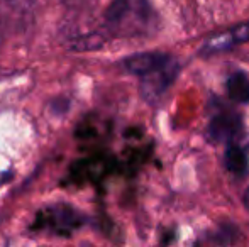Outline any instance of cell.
Masks as SVG:
<instances>
[{
  "mask_svg": "<svg viewBox=\"0 0 249 247\" xmlns=\"http://www.w3.org/2000/svg\"><path fill=\"white\" fill-rule=\"evenodd\" d=\"M158 16L149 0H112L105 10V26L117 37H139L154 33Z\"/></svg>",
  "mask_w": 249,
  "mask_h": 247,
  "instance_id": "obj_1",
  "label": "cell"
},
{
  "mask_svg": "<svg viewBox=\"0 0 249 247\" xmlns=\"http://www.w3.org/2000/svg\"><path fill=\"white\" fill-rule=\"evenodd\" d=\"M224 163H226V168L231 173L237 176H244L249 173V158L244 149H241L239 146L231 144L226 149V154H224Z\"/></svg>",
  "mask_w": 249,
  "mask_h": 247,
  "instance_id": "obj_8",
  "label": "cell"
},
{
  "mask_svg": "<svg viewBox=\"0 0 249 247\" xmlns=\"http://www.w3.org/2000/svg\"><path fill=\"white\" fill-rule=\"evenodd\" d=\"M241 129H243L241 117L231 110H224L210 120L207 134L213 141H231L239 134Z\"/></svg>",
  "mask_w": 249,
  "mask_h": 247,
  "instance_id": "obj_5",
  "label": "cell"
},
{
  "mask_svg": "<svg viewBox=\"0 0 249 247\" xmlns=\"http://www.w3.org/2000/svg\"><path fill=\"white\" fill-rule=\"evenodd\" d=\"M180 73V65L171 58L166 65L141 76V93L146 100H158Z\"/></svg>",
  "mask_w": 249,
  "mask_h": 247,
  "instance_id": "obj_4",
  "label": "cell"
},
{
  "mask_svg": "<svg viewBox=\"0 0 249 247\" xmlns=\"http://www.w3.org/2000/svg\"><path fill=\"white\" fill-rule=\"evenodd\" d=\"M229 99L237 103H249V76L244 71H236L227 80Z\"/></svg>",
  "mask_w": 249,
  "mask_h": 247,
  "instance_id": "obj_9",
  "label": "cell"
},
{
  "mask_svg": "<svg viewBox=\"0 0 249 247\" xmlns=\"http://www.w3.org/2000/svg\"><path fill=\"white\" fill-rule=\"evenodd\" d=\"M249 43V22L239 24L234 29H231L227 34H220L212 39H209L202 48V54H212L224 51L227 48L234 46V44Z\"/></svg>",
  "mask_w": 249,
  "mask_h": 247,
  "instance_id": "obj_6",
  "label": "cell"
},
{
  "mask_svg": "<svg viewBox=\"0 0 249 247\" xmlns=\"http://www.w3.org/2000/svg\"><path fill=\"white\" fill-rule=\"evenodd\" d=\"M170 60L171 56H168L164 53H139L129 56L124 61V68L132 75L144 76L148 73L154 71V69H158L160 66L166 65Z\"/></svg>",
  "mask_w": 249,
  "mask_h": 247,
  "instance_id": "obj_7",
  "label": "cell"
},
{
  "mask_svg": "<svg viewBox=\"0 0 249 247\" xmlns=\"http://www.w3.org/2000/svg\"><path fill=\"white\" fill-rule=\"evenodd\" d=\"M85 224V218L71 205H50L37 212L33 229L48 235H71Z\"/></svg>",
  "mask_w": 249,
  "mask_h": 247,
  "instance_id": "obj_2",
  "label": "cell"
},
{
  "mask_svg": "<svg viewBox=\"0 0 249 247\" xmlns=\"http://www.w3.org/2000/svg\"><path fill=\"white\" fill-rule=\"evenodd\" d=\"M36 17V0H0V41L24 34Z\"/></svg>",
  "mask_w": 249,
  "mask_h": 247,
  "instance_id": "obj_3",
  "label": "cell"
},
{
  "mask_svg": "<svg viewBox=\"0 0 249 247\" xmlns=\"http://www.w3.org/2000/svg\"><path fill=\"white\" fill-rule=\"evenodd\" d=\"M243 200H244V205H246V208L249 210V186H248V190L244 191V198H243Z\"/></svg>",
  "mask_w": 249,
  "mask_h": 247,
  "instance_id": "obj_10",
  "label": "cell"
}]
</instances>
